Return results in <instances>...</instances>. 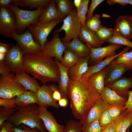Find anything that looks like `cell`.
<instances>
[{
	"mask_svg": "<svg viewBox=\"0 0 132 132\" xmlns=\"http://www.w3.org/2000/svg\"><path fill=\"white\" fill-rule=\"evenodd\" d=\"M67 97L73 116L80 120L94 103L101 98L88 77L70 80L67 90Z\"/></svg>",
	"mask_w": 132,
	"mask_h": 132,
	"instance_id": "1",
	"label": "cell"
},
{
	"mask_svg": "<svg viewBox=\"0 0 132 132\" xmlns=\"http://www.w3.org/2000/svg\"><path fill=\"white\" fill-rule=\"evenodd\" d=\"M24 71L40 81L43 85L49 81L58 82L60 73L57 65L52 58L42 51L24 56Z\"/></svg>",
	"mask_w": 132,
	"mask_h": 132,
	"instance_id": "2",
	"label": "cell"
},
{
	"mask_svg": "<svg viewBox=\"0 0 132 132\" xmlns=\"http://www.w3.org/2000/svg\"><path fill=\"white\" fill-rule=\"evenodd\" d=\"M36 104L23 108L18 107L7 121L15 127L23 124L32 129L36 128L40 132H46L44 123L39 118L38 106Z\"/></svg>",
	"mask_w": 132,
	"mask_h": 132,
	"instance_id": "3",
	"label": "cell"
},
{
	"mask_svg": "<svg viewBox=\"0 0 132 132\" xmlns=\"http://www.w3.org/2000/svg\"><path fill=\"white\" fill-rule=\"evenodd\" d=\"M15 75L10 72L0 77V98L10 99L17 96L26 90L23 87L14 80Z\"/></svg>",
	"mask_w": 132,
	"mask_h": 132,
	"instance_id": "4",
	"label": "cell"
},
{
	"mask_svg": "<svg viewBox=\"0 0 132 132\" xmlns=\"http://www.w3.org/2000/svg\"><path fill=\"white\" fill-rule=\"evenodd\" d=\"M10 9L15 14L19 34L22 33L30 25L38 22V19L44 10H24L13 4Z\"/></svg>",
	"mask_w": 132,
	"mask_h": 132,
	"instance_id": "5",
	"label": "cell"
},
{
	"mask_svg": "<svg viewBox=\"0 0 132 132\" xmlns=\"http://www.w3.org/2000/svg\"><path fill=\"white\" fill-rule=\"evenodd\" d=\"M63 24L59 29L55 30L54 33H58L64 31L65 34L61 40L64 44H66L75 38H78L80 32L81 25L77 15V11L73 10L71 13L63 20Z\"/></svg>",
	"mask_w": 132,
	"mask_h": 132,
	"instance_id": "6",
	"label": "cell"
},
{
	"mask_svg": "<svg viewBox=\"0 0 132 132\" xmlns=\"http://www.w3.org/2000/svg\"><path fill=\"white\" fill-rule=\"evenodd\" d=\"M0 34L7 38L19 34L15 15L10 8L0 7Z\"/></svg>",
	"mask_w": 132,
	"mask_h": 132,
	"instance_id": "7",
	"label": "cell"
},
{
	"mask_svg": "<svg viewBox=\"0 0 132 132\" xmlns=\"http://www.w3.org/2000/svg\"><path fill=\"white\" fill-rule=\"evenodd\" d=\"M63 20L57 19L45 23L37 22L30 25L28 30L31 34L34 40L42 47L47 41V38L51 31Z\"/></svg>",
	"mask_w": 132,
	"mask_h": 132,
	"instance_id": "8",
	"label": "cell"
},
{
	"mask_svg": "<svg viewBox=\"0 0 132 132\" xmlns=\"http://www.w3.org/2000/svg\"><path fill=\"white\" fill-rule=\"evenodd\" d=\"M10 44L9 50L3 61L11 72L21 74L25 71L23 66L24 55L17 44Z\"/></svg>",
	"mask_w": 132,
	"mask_h": 132,
	"instance_id": "9",
	"label": "cell"
},
{
	"mask_svg": "<svg viewBox=\"0 0 132 132\" xmlns=\"http://www.w3.org/2000/svg\"><path fill=\"white\" fill-rule=\"evenodd\" d=\"M12 38L17 43L24 55H31L42 51L41 46L34 40L32 35L27 30L21 34L14 35Z\"/></svg>",
	"mask_w": 132,
	"mask_h": 132,
	"instance_id": "10",
	"label": "cell"
},
{
	"mask_svg": "<svg viewBox=\"0 0 132 132\" xmlns=\"http://www.w3.org/2000/svg\"><path fill=\"white\" fill-rule=\"evenodd\" d=\"M66 49L59 33H54L51 41L45 42L42 51L50 57L57 58L61 62L63 59V54Z\"/></svg>",
	"mask_w": 132,
	"mask_h": 132,
	"instance_id": "11",
	"label": "cell"
},
{
	"mask_svg": "<svg viewBox=\"0 0 132 132\" xmlns=\"http://www.w3.org/2000/svg\"><path fill=\"white\" fill-rule=\"evenodd\" d=\"M122 46L110 44L108 45L103 47L93 48L89 47L90 53L88 65L90 66L95 65L105 58L116 55L117 54L116 51L121 48Z\"/></svg>",
	"mask_w": 132,
	"mask_h": 132,
	"instance_id": "12",
	"label": "cell"
},
{
	"mask_svg": "<svg viewBox=\"0 0 132 132\" xmlns=\"http://www.w3.org/2000/svg\"><path fill=\"white\" fill-rule=\"evenodd\" d=\"M38 106L39 117L48 132H62L64 126L59 124L52 114L46 108Z\"/></svg>",
	"mask_w": 132,
	"mask_h": 132,
	"instance_id": "13",
	"label": "cell"
},
{
	"mask_svg": "<svg viewBox=\"0 0 132 132\" xmlns=\"http://www.w3.org/2000/svg\"><path fill=\"white\" fill-rule=\"evenodd\" d=\"M53 90L48 85H43L40 87L36 93L38 106L46 108L50 106L59 109L58 103L53 98Z\"/></svg>",
	"mask_w": 132,
	"mask_h": 132,
	"instance_id": "14",
	"label": "cell"
},
{
	"mask_svg": "<svg viewBox=\"0 0 132 132\" xmlns=\"http://www.w3.org/2000/svg\"><path fill=\"white\" fill-rule=\"evenodd\" d=\"M109 105L101 98L97 100L80 122L82 125L99 119L102 112L107 109Z\"/></svg>",
	"mask_w": 132,
	"mask_h": 132,
	"instance_id": "15",
	"label": "cell"
},
{
	"mask_svg": "<svg viewBox=\"0 0 132 132\" xmlns=\"http://www.w3.org/2000/svg\"><path fill=\"white\" fill-rule=\"evenodd\" d=\"M114 60L108 65L107 74L105 79L106 86L112 84L121 78L128 70L125 65L117 63Z\"/></svg>",
	"mask_w": 132,
	"mask_h": 132,
	"instance_id": "16",
	"label": "cell"
},
{
	"mask_svg": "<svg viewBox=\"0 0 132 132\" xmlns=\"http://www.w3.org/2000/svg\"><path fill=\"white\" fill-rule=\"evenodd\" d=\"M115 22L114 30L130 40L132 39V22L131 15H120L116 19Z\"/></svg>",
	"mask_w": 132,
	"mask_h": 132,
	"instance_id": "17",
	"label": "cell"
},
{
	"mask_svg": "<svg viewBox=\"0 0 132 132\" xmlns=\"http://www.w3.org/2000/svg\"><path fill=\"white\" fill-rule=\"evenodd\" d=\"M89 56L79 58L77 62L70 68L68 72L70 80L80 79L87 71Z\"/></svg>",
	"mask_w": 132,
	"mask_h": 132,
	"instance_id": "18",
	"label": "cell"
},
{
	"mask_svg": "<svg viewBox=\"0 0 132 132\" xmlns=\"http://www.w3.org/2000/svg\"><path fill=\"white\" fill-rule=\"evenodd\" d=\"M78 37L80 41L91 48L101 47L102 44L95 33L82 26Z\"/></svg>",
	"mask_w": 132,
	"mask_h": 132,
	"instance_id": "19",
	"label": "cell"
},
{
	"mask_svg": "<svg viewBox=\"0 0 132 132\" xmlns=\"http://www.w3.org/2000/svg\"><path fill=\"white\" fill-rule=\"evenodd\" d=\"M55 0H51L38 19V22L45 23L57 19H63L58 11Z\"/></svg>",
	"mask_w": 132,
	"mask_h": 132,
	"instance_id": "20",
	"label": "cell"
},
{
	"mask_svg": "<svg viewBox=\"0 0 132 132\" xmlns=\"http://www.w3.org/2000/svg\"><path fill=\"white\" fill-rule=\"evenodd\" d=\"M35 78L30 77L24 71L15 74L14 80L22 86L26 91L30 90L36 93L40 86Z\"/></svg>",
	"mask_w": 132,
	"mask_h": 132,
	"instance_id": "21",
	"label": "cell"
},
{
	"mask_svg": "<svg viewBox=\"0 0 132 132\" xmlns=\"http://www.w3.org/2000/svg\"><path fill=\"white\" fill-rule=\"evenodd\" d=\"M130 49V47L127 46L124 48L121 52L116 55L106 57L104 59L97 64L90 66L88 67L87 72L82 76L81 77H88L91 75L99 72L109 65L119 55L127 52Z\"/></svg>",
	"mask_w": 132,
	"mask_h": 132,
	"instance_id": "22",
	"label": "cell"
},
{
	"mask_svg": "<svg viewBox=\"0 0 132 132\" xmlns=\"http://www.w3.org/2000/svg\"><path fill=\"white\" fill-rule=\"evenodd\" d=\"M118 95L126 98L128 97L129 89L132 88V77H122L110 85L107 86Z\"/></svg>",
	"mask_w": 132,
	"mask_h": 132,
	"instance_id": "23",
	"label": "cell"
},
{
	"mask_svg": "<svg viewBox=\"0 0 132 132\" xmlns=\"http://www.w3.org/2000/svg\"><path fill=\"white\" fill-rule=\"evenodd\" d=\"M100 95L101 98L109 105L125 106L127 100L126 98L120 96L107 86H106Z\"/></svg>",
	"mask_w": 132,
	"mask_h": 132,
	"instance_id": "24",
	"label": "cell"
},
{
	"mask_svg": "<svg viewBox=\"0 0 132 132\" xmlns=\"http://www.w3.org/2000/svg\"><path fill=\"white\" fill-rule=\"evenodd\" d=\"M64 44L66 48L72 51L79 58L89 56L90 47L84 44L78 38L73 39L68 43Z\"/></svg>",
	"mask_w": 132,
	"mask_h": 132,
	"instance_id": "25",
	"label": "cell"
},
{
	"mask_svg": "<svg viewBox=\"0 0 132 132\" xmlns=\"http://www.w3.org/2000/svg\"><path fill=\"white\" fill-rule=\"evenodd\" d=\"M54 60L58 66L60 71V79L58 82L59 90L62 98H67V88L70 80L68 74L69 69L62 65L57 58H55Z\"/></svg>",
	"mask_w": 132,
	"mask_h": 132,
	"instance_id": "26",
	"label": "cell"
},
{
	"mask_svg": "<svg viewBox=\"0 0 132 132\" xmlns=\"http://www.w3.org/2000/svg\"><path fill=\"white\" fill-rule=\"evenodd\" d=\"M111 123L116 132H126L132 124L129 112L126 109Z\"/></svg>",
	"mask_w": 132,
	"mask_h": 132,
	"instance_id": "27",
	"label": "cell"
},
{
	"mask_svg": "<svg viewBox=\"0 0 132 132\" xmlns=\"http://www.w3.org/2000/svg\"><path fill=\"white\" fill-rule=\"evenodd\" d=\"M15 100L16 104L19 108L25 107L32 104H37L38 103L36 93L30 90L26 91L17 96Z\"/></svg>",
	"mask_w": 132,
	"mask_h": 132,
	"instance_id": "28",
	"label": "cell"
},
{
	"mask_svg": "<svg viewBox=\"0 0 132 132\" xmlns=\"http://www.w3.org/2000/svg\"><path fill=\"white\" fill-rule=\"evenodd\" d=\"M108 67V66L88 77L96 90L100 95L105 87V79L107 74Z\"/></svg>",
	"mask_w": 132,
	"mask_h": 132,
	"instance_id": "29",
	"label": "cell"
},
{
	"mask_svg": "<svg viewBox=\"0 0 132 132\" xmlns=\"http://www.w3.org/2000/svg\"><path fill=\"white\" fill-rule=\"evenodd\" d=\"M50 0H20L18 6L24 7L30 9L36 8L37 10L45 9Z\"/></svg>",
	"mask_w": 132,
	"mask_h": 132,
	"instance_id": "30",
	"label": "cell"
},
{
	"mask_svg": "<svg viewBox=\"0 0 132 132\" xmlns=\"http://www.w3.org/2000/svg\"><path fill=\"white\" fill-rule=\"evenodd\" d=\"M55 1L57 9L63 20L73 11L71 0H55Z\"/></svg>",
	"mask_w": 132,
	"mask_h": 132,
	"instance_id": "31",
	"label": "cell"
},
{
	"mask_svg": "<svg viewBox=\"0 0 132 132\" xmlns=\"http://www.w3.org/2000/svg\"><path fill=\"white\" fill-rule=\"evenodd\" d=\"M64 53L61 63L64 67L69 69L77 62L79 58L73 51L68 49L66 48Z\"/></svg>",
	"mask_w": 132,
	"mask_h": 132,
	"instance_id": "32",
	"label": "cell"
},
{
	"mask_svg": "<svg viewBox=\"0 0 132 132\" xmlns=\"http://www.w3.org/2000/svg\"><path fill=\"white\" fill-rule=\"evenodd\" d=\"M105 42L109 44L124 45L132 49V42L121 35L115 30L112 36Z\"/></svg>",
	"mask_w": 132,
	"mask_h": 132,
	"instance_id": "33",
	"label": "cell"
},
{
	"mask_svg": "<svg viewBox=\"0 0 132 132\" xmlns=\"http://www.w3.org/2000/svg\"><path fill=\"white\" fill-rule=\"evenodd\" d=\"M89 0H82L80 6L77 10V15L81 26L86 28L85 23L86 21V15L88 10Z\"/></svg>",
	"mask_w": 132,
	"mask_h": 132,
	"instance_id": "34",
	"label": "cell"
},
{
	"mask_svg": "<svg viewBox=\"0 0 132 132\" xmlns=\"http://www.w3.org/2000/svg\"><path fill=\"white\" fill-rule=\"evenodd\" d=\"M114 31V29L108 28L102 25L95 33L103 44L112 36Z\"/></svg>",
	"mask_w": 132,
	"mask_h": 132,
	"instance_id": "35",
	"label": "cell"
},
{
	"mask_svg": "<svg viewBox=\"0 0 132 132\" xmlns=\"http://www.w3.org/2000/svg\"><path fill=\"white\" fill-rule=\"evenodd\" d=\"M114 61L118 64L125 65L128 70L132 69V49L130 52H126L115 59Z\"/></svg>",
	"mask_w": 132,
	"mask_h": 132,
	"instance_id": "36",
	"label": "cell"
},
{
	"mask_svg": "<svg viewBox=\"0 0 132 132\" xmlns=\"http://www.w3.org/2000/svg\"><path fill=\"white\" fill-rule=\"evenodd\" d=\"M85 25L88 29L96 33L102 25L100 18V15L96 14L89 20L86 21Z\"/></svg>",
	"mask_w": 132,
	"mask_h": 132,
	"instance_id": "37",
	"label": "cell"
},
{
	"mask_svg": "<svg viewBox=\"0 0 132 132\" xmlns=\"http://www.w3.org/2000/svg\"><path fill=\"white\" fill-rule=\"evenodd\" d=\"M82 126L80 121L70 119L66 122L62 132H82Z\"/></svg>",
	"mask_w": 132,
	"mask_h": 132,
	"instance_id": "38",
	"label": "cell"
},
{
	"mask_svg": "<svg viewBox=\"0 0 132 132\" xmlns=\"http://www.w3.org/2000/svg\"><path fill=\"white\" fill-rule=\"evenodd\" d=\"M102 127L100 125L99 118L86 125H82V132H102Z\"/></svg>",
	"mask_w": 132,
	"mask_h": 132,
	"instance_id": "39",
	"label": "cell"
},
{
	"mask_svg": "<svg viewBox=\"0 0 132 132\" xmlns=\"http://www.w3.org/2000/svg\"><path fill=\"white\" fill-rule=\"evenodd\" d=\"M126 109L125 106L116 105H109L107 110L109 115L115 119Z\"/></svg>",
	"mask_w": 132,
	"mask_h": 132,
	"instance_id": "40",
	"label": "cell"
},
{
	"mask_svg": "<svg viewBox=\"0 0 132 132\" xmlns=\"http://www.w3.org/2000/svg\"><path fill=\"white\" fill-rule=\"evenodd\" d=\"M17 110L16 108H4L0 110V126L5 121L8 120L10 117Z\"/></svg>",
	"mask_w": 132,
	"mask_h": 132,
	"instance_id": "41",
	"label": "cell"
},
{
	"mask_svg": "<svg viewBox=\"0 0 132 132\" xmlns=\"http://www.w3.org/2000/svg\"><path fill=\"white\" fill-rule=\"evenodd\" d=\"M115 120L109 115L107 109L102 112L99 118V123L102 127L112 123Z\"/></svg>",
	"mask_w": 132,
	"mask_h": 132,
	"instance_id": "42",
	"label": "cell"
},
{
	"mask_svg": "<svg viewBox=\"0 0 132 132\" xmlns=\"http://www.w3.org/2000/svg\"><path fill=\"white\" fill-rule=\"evenodd\" d=\"M104 0H92L88 9L86 17V21L89 20L93 16V13L96 8L104 1Z\"/></svg>",
	"mask_w": 132,
	"mask_h": 132,
	"instance_id": "43",
	"label": "cell"
},
{
	"mask_svg": "<svg viewBox=\"0 0 132 132\" xmlns=\"http://www.w3.org/2000/svg\"><path fill=\"white\" fill-rule=\"evenodd\" d=\"M0 106L6 108H17L15 102V98L10 99L0 98Z\"/></svg>",
	"mask_w": 132,
	"mask_h": 132,
	"instance_id": "44",
	"label": "cell"
},
{
	"mask_svg": "<svg viewBox=\"0 0 132 132\" xmlns=\"http://www.w3.org/2000/svg\"><path fill=\"white\" fill-rule=\"evenodd\" d=\"M0 126V132H15L14 125L8 121L4 122Z\"/></svg>",
	"mask_w": 132,
	"mask_h": 132,
	"instance_id": "45",
	"label": "cell"
},
{
	"mask_svg": "<svg viewBox=\"0 0 132 132\" xmlns=\"http://www.w3.org/2000/svg\"><path fill=\"white\" fill-rule=\"evenodd\" d=\"M14 129L15 132H40L36 128L32 129L23 124H21L17 127L14 126Z\"/></svg>",
	"mask_w": 132,
	"mask_h": 132,
	"instance_id": "46",
	"label": "cell"
},
{
	"mask_svg": "<svg viewBox=\"0 0 132 132\" xmlns=\"http://www.w3.org/2000/svg\"><path fill=\"white\" fill-rule=\"evenodd\" d=\"M48 85L53 90V97L55 100L58 101L62 98L58 86L54 83L49 84Z\"/></svg>",
	"mask_w": 132,
	"mask_h": 132,
	"instance_id": "47",
	"label": "cell"
},
{
	"mask_svg": "<svg viewBox=\"0 0 132 132\" xmlns=\"http://www.w3.org/2000/svg\"><path fill=\"white\" fill-rule=\"evenodd\" d=\"M125 107L129 112L132 111V90H129L128 91V99L126 103Z\"/></svg>",
	"mask_w": 132,
	"mask_h": 132,
	"instance_id": "48",
	"label": "cell"
},
{
	"mask_svg": "<svg viewBox=\"0 0 132 132\" xmlns=\"http://www.w3.org/2000/svg\"><path fill=\"white\" fill-rule=\"evenodd\" d=\"M129 0H107V3L109 5H113L115 4H119L121 6H125L128 4Z\"/></svg>",
	"mask_w": 132,
	"mask_h": 132,
	"instance_id": "49",
	"label": "cell"
},
{
	"mask_svg": "<svg viewBox=\"0 0 132 132\" xmlns=\"http://www.w3.org/2000/svg\"><path fill=\"white\" fill-rule=\"evenodd\" d=\"M11 72L4 61L0 62V74L4 75Z\"/></svg>",
	"mask_w": 132,
	"mask_h": 132,
	"instance_id": "50",
	"label": "cell"
},
{
	"mask_svg": "<svg viewBox=\"0 0 132 132\" xmlns=\"http://www.w3.org/2000/svg\"><path fill=\"white\" fill-rule=\"evenodd\" d=\"M13 4L12 0H0V7L10 8Z\"/></svg>",
	"mask_w": 132,
	"mask_h": 132,
	"instance_id": "51",
	"label": "cell"
},
{
	"mask_svg": "<svg viewBox=\"0 0 132 132\" xmlns=\"http://www.w3.org/2000/svg\"><path fill=\"white\" fill-rule=\"evenodd\" d=\"M10 46V44H5L3 43H0V53L7 54L8 52Z\"/></svg>",
	"mask_w": 132,
	"mask_h": 132,
	"instance_id": "52",
	"label": "cell"
},
{
	"mask_svg": "<svg viewBox=\"0 0 132 132\" xmlns=\"http://www.w3.org/2000/svg\"><path fill=\"white\" fill-rule=\"evenodd\" d=\"M102 132H116L111 123L102 127Z\"/></svg>",
	"mask_w": 132,
	"mask_h": 132,
	"instance_id": "53",
	"label": "cell"
},
{
	"mask_svg": "<svg viewBox=\"0 0 132 132\" xmlns=\"http://www.w3.org/2000/svg\"><path fill=\"white\" fill-rule=\"evenodd\" d=\"M68 104L67 98H62L58 101V104L59 106L62 107H67Z\"/></svg>",
	"mask_w": 132,
	"mask_h": 132,
	"instance_id": "54",
	"label": "cell"
},
{
	"mask_svg": "<svg viewBox=\"0 0 132 132\" xmlns=\"http://www.w3.org/2000/svg\"><path fill=\"white\" fill-rule=\"evenodd\" d=\"M82 0H74L73 4L78 10L81 5Z\"/></svg>",
	"mask_w": 132,
	"mask_h": 132,
	"instance_id": "55",
	"label": "cell"
},
{
	"mask_svg": "<svg viewBox=\"0 0 132 132\" xmlns=\"http://www.w3.org/2000/svg\"><path fill=\"white\" fill-rule=\"evenodd\" d=\"M7 54L0 53V62L4 60Z\"/></svg>",
	"mask_w": 132,
	"mask_h": 132,
	"instance_id": "56",
	"label": "cell"
},
{
	"mask_svg": "<svg viewBox=\"0 0 132 132\" xmlns=\"http://www.w3.org/2000/svg\"><path fill=\"white\" fill-rule=\"evenodd\" d=\"M102 17L103 18H110L111 16L108 14L104 13L102 14Z\"/></svg>",
	"mask_w": 132,
	"mask_h": 132,
	"instance_id": "57",
	"label": "cell"
},
{
	"mask_svg": "<svg viewBox=\"0 0 132 132\" xmlns=\"http://www.w3.org/2000/svg\"><path fill=\"white\" fill-rule=\"evenodd\" d=\"M130 115V118L132 124V111L129 112Z\"/></svg>",
	"mask_w": 132,
	"mask_h": 132,
	"instance_id": "58",
	"label": "cell"
},
{
	"mask_svg": "<svg viewBox=\"0 0 132 132\" xmlns=\"http://www.w3.org/2000/svg\"><path fill=\"white\" fill-rule=\"evenodd\" d=\"M128 4L132 5V0H129Z\"/></svg>",
	"mask_w": 132,
	"mask_h": 132,
	"instance_id": "59",
	"label": "cell"
},
{
	"mask_svg": "<svg viewBox=\"0 0 132 132\" xmlns=\"http://www.w3.org/2000/svg\"><path fill=\"white\" fill-rule=\"evenodd\" d=\"M126 132H130V128H129L127 129Z\"/></svg>",
	"mask_w": 132,
	"mask_h": 132,
	"instance_id": "60",
	"label": "cell"
},
{
	"mask_svg": "<svg viewBox=\"0 0 132 132\" xmlns=\"http://www.w3.org/2000/svg\"><path fill=\"white\" fill-rule=\"evenodd\" d=\"M131 17L132 20V15H131Z\"/></svg>",
	"mask_w": 132,
	"mask_h": 132,
	"instance_id": "61",
	"label": "cell"
},
{
	"mask_svg": "<svg viewBox=\"0 0 132 132\" xmlns=\"http://www.w3.org/2000/svg\"></svg>",
	"mask_w": 132,
	"mask_h": 132,
	"instance_id": "62",
	"label": "cell"
}]
</instances>
